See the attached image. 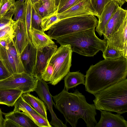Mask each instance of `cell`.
I'll return each instance as SVG.
<instances>
[{
    "label": "cell",
    "instance_id": "cell-1",
    "mask_svg": "<svg viewBox=\"0 0 127 127\" xmlns=\"http://www.w3.org/2000/svg\"><path fill=\"white\" fill-rule=\"evenodd\" d=\"M55 108L62 114L66 123L76 127L78 120L81 118L87 127H95L97 123V115L94 104L87 101L85 96L76 89L69 93L64 88L59 94L52 96Z\"/></svg>",
    "mask_w": 127,
    "mask_h": 127
},
{
    "label": "cell",
    "instance_id": "cell-2",
    "mask_svg": "<svg viewBox=\"0 0 127 127\" xmlns=\"http://www.w3.org/2000/svg\"><path fill=\"white\" fill-rule=\"evenodd\" d=\"M127 58L104 59L92 65L86 72L85 90L94 95L98 92L127 78Z\"/></svg>",
    "mask_w": 127,
    "mask_h": 127
},
{
    "label": "cell",
    "instance_id": "cell-3",
    "mask_svg": "<svg viewBox=\"0 0 127 127\" xmlns=\"http://www.w3.org/2000/svg\"><path fill=\"white\" fill-rule=\"evenodd\" d=\"M95 28L61 36L55 40L61 45H70L72 52L93 57L99 51L103 52L107 44L106 40H101L96 35Z\"/></svg>",
    "mask_w": 127,
    "mask_h": 127
},
{
    "label": "cell",
    "instance_id": "cell-4",
    "mask_svg": "<svg viewBox=\"0 0 127 127\" xmlns=\"http://www.w3.org/2000/svg\"><path fill=\"white\" fill-rule=\"evenodd\" d=\"M96 110L121 115L127 112V79L106 88L94 95Z\"/></svg>",
    "mask_w": 127,
    "mask_h": 127
},
{
    "label": "cell",
    "instance_id": "cell-5",
    "mask_svg": "<svg viewBox=\"0 0 127 127\" xmlns=\"http://www.w3.org/2000/svg\"><path fill=\"white\" fill-rule=\"evenodd\" d=\"M98 20L92 15L79 16L64 18L51 26L47 35L52 39L66 35L96 27Z\"/></svg>",
    "mask_w": 127,
    "mask_h": 127
},
{
    "label": "cell",
    "instance_id": "cell-6",
    "mask_svg": "<svg viewBox=\"0 0 127 127\" xmlns=\"http://www.w3.org/2000/svg\"><path fill=\"white\" fill-rule=\"evenodd\" d=\"M72 52L69 45H61L50 58L49 63L53 65V72L49 83L55 85L69 72Z\"/></svg>",
    "mask_w": 127,
    "mask_h": 127
},
{
    "label": "cell",
    "instance_id": "cell-7",
    "mask_svg": "<svg viewBox=\"0 0 127 127\" xmlns=\"http://www.w3.org/2000/svg\"><path fill=\"white\" fill-rule=\"evenodd\" d=\"M38 79L26 72L12 74L0 81V88L13 89L19 90L24 93L34 91Z\"/></svg>",
    "mask_w": 127,
    "mask_h": 127
},
{
    "label": "cell",
    "instance_id": "cell-8",
    "mask_svg": "<svg viewBox=\"0 0 127 127\" xmlns=\"http://www.w3.org/2000/svg\"><path fill=\"white\" fill-rule=\"evenodd\" d=\"M40 98L44 102L49 110L51 117L50 124L56 127H66V125L57 117L53 109V105L55 104L52 100V95L50 93L47 84L42 79L38 80L37 86L35 90Z\"/></svg>",
    "mask_w": 127,
    "mask_h": 127
},
{
    "label": "cell",
    "instance_id": "cell-9",
    "mask_svg": "<svg viewBox=\"0 0 127 127\" xmlns=\"http://www.w3.org/2000/svg\"><path fill=\"white\" fill-rule=\"evenodd\" d=\"M57 49L55 44L50 45L37 49L35 65L32 76L38 80L41 79L42 75L45 70L49 60Z\"/></svg>",
    "mask_w": 127,
    "mask_h": 127
},
{
    "label": "cell",
    "instance_id": "cell-10",
    "mask_svg": "<svg viewBox=\"0 0 127 127\" xmlns=\"http://www.w3.org/2000/svg\"><path fill=\"white\" fill-rule=\"evenodd\" d=\"M60 20L79 16L92 15L98 17L90 0H82L66 10L58 14Z\"/></svg>",
    "mask_w": 127,
    "mask_h": 127
},
{
    "label": "cell",
    "instance_id": "cell-11",
    "mask_svg": "<svg viewBox=\"0 0 127 127\" xmlns=\"http://www.w3.org/2000/svg\"><path fill=\"white\" fill-rule=\"evenodd\" d=\"M4 127H38L35 123L22 112L14 110L5 113Z\"/></svg>",
    "mask_w": 127,
    "mask_h": 127
},
{
    "label": "cell",
    "instance_id": "cell-12",
    "mask_svg": "<svg viewBox=\"0 0 127 127\" xmlns=\"http://www.w3.org/2000/svg\"><path fill=\"white\" fill-rule=\"evenodd\" d=\"M13 23L14 37L13 40L18 53L20 55L30 40L28 36L25 20L13 21Z\"/></svg>",
    "mask_w": 127,
    "mask_h": 127
},
{
    "label": "cell",
    "instance_id": "cell-13",
    "mask_svg": "<svg viewBox=\"0 0 127 127\" xmlns=\"http://www.w3.org/2000/svg\"><path fill=\"white\" fill-rule=\"evenodd\" d=\"M127 11L120 6L108 21L103 32L104 39H110L119 29L127 17Z\"/></svg>",
    "mask_w": 127,
    "mask_h": 127
},
{
    "label": "cell",
    "instance_id": "cell-14",
    "mask_svg": "<svg viewBox=\"0 0 127 127\" xmlns=\"http://www.w3.org/2000/svg\"><path fill=\"white\" fill-rule=\"evenodd\" d=\"M100 118L95 127H127V121L121 115L100 110Z\"/></svg>",
    "mask_w": 127,
    "mask_h": 127
},
{
    "label": "cell",
    "instance_id": "cell-15",
    "mask_svg": "<svg viewBox=\"0 0 127 127\" xmlns=\"http://www.w3.org/2000/svg\"><path fill=\"white\" fill-rule=\"evenodd\" d=\"M37 52V49L30 40L20 55L26 72L32 76L35 65Z\"/></svg>",
    "mask_w": 127,
    "mask_h": 127
},
{
    "label": "cell",
    "instance_id": "cell-16",
    "mask_svg": "<svg viewBox=\"0 0 127 127\" xmlns=\"http://www.w3.org/2000/svg\"><path fill=\"white\" fill-rule=\"evenodd\" d=\"M106 41L116 49L127 51V17L118 30Z\"/></svg>",
    "mask_w": 127,
    "mask_h": 127
},
{
    "label": "cell",
    "instance_id": "cell-17",
    "mask_svg": "<svg viewBox=\"0 0 127 127\" xmlns=\"http://www.w3.org/2000/svg\"><path fill=\"white\" fill-rule=\"evenodd\" d=\"M120 7L118 3L114 0L110 1L105 6L98 18V24L95 29L100 36L103 35L104 30L108 21Z\"/></svg>",
    "mask_w": 127,
    "mask_h": 127
},
{
    "label": "cell",
    "instance_id": "cell-18",
    "mask_svg": "<svg viewBox=\"0 0 127 127\" xmlns=\"http://www.w3.org/2000/svg\"><path fill=\"white\" fill-rule=\"evenodd\" d=\"M32 6L37 13L43 18L57 12V6L56 0H51L44 2L39 0Z\"/></svg>",
    "mask_w": 127,
    "mask_h": 127
},
{
    "label": "cell",
    "instance_id": "cell-19",
    "mask_svg": "<svg viewBox=\"0 0 127 127\" xmlns=\"http://www.w3.org/2000/svg\"><path fill=\"white\" fill-rule=\"evenodd\" d=\"M31 42L34 47L38 49L55 43L42 30L31 28Z\"/></svg>",
    "mask_w": 127,
    "mask_h": 127
},
{
    "label": "cell",
    "instance_id": "cell-20",
    "mask_svg": "<svg viewBox=\"0 0 127 127\" xmlns=\"http://www.w3.org/2000/svg\"><path fill=\"white\" fill-rule=\"evenodd\" d=\"M23 93L22 91L17 90L0 88V104L13 106Z\"/></svg>",
    "mask_w": 127,
    "mask_h": 127
},
{
    "label": "cell",
    "instance_id": "cell-21",
    "mask_svg": "<svg viewBox=\"0 0 127 127\" xmlns=\"http://www.w3.org/2000/svg\"><path fill=\"white\" fill-rule=\"evenodd\" d=\"M22 95L24 100L32 106L40 116L48 120L46 107L43 101L30 93H24Z\"/></svg>",
    "mask_w": 127,
    "mask_h": 127
},
{
    "label": "cell",
    "instance_id": "cell-22",
    "mask_svg": "<svg viewBox=\"0 0 127 127\" xmlns=\"http://www.w3.org/2000/svg\"><path fill=\"white\" fill-rule=\"evenodd\" d=\"M85 75L77 71H69L65 76L64 79L65 89L67 90L76 87L80 84H85Z\"/></svg>",
    "mask_w": 127,
    "mask_h": 127
},
{
    "label": "cell",
    "instance_id": "cell-23",
    "mask_svg": "<svg viewBox=\"0 0 127 127\" xmlns=\"http://www.w3.org/2000/svg\"><path fill=\"white\" fill-rule=\"evenodd\" d=\"M0 59L5 67L11 74L18 73L13 58L8 50L0 45Z\"/></svg>",
    "mask_w": 127,
    "mask_h": 127
},
{
    "label": "cell",
    "instance_id": "cell-24",
    "mask_svg": "<svg viewBox=\"0 0 127 127\" xmlns=\"http://www.w3.org/2000/svg\"><path fill=\"white\" fill-rule=\"evenodd\" d=\"M102 56L104 59L115 60L122 58H127V52L116 49L107 43L103 52Z\"/></svg>",
    "mask_w": 127,
    "mask_h": 127
},
{
    "label": "cell",
    "instance_id": "cell-25",
    "mask_svg": "<svg viewBox=\"0 0 127 127\" xmlns=\"http://www.w3.org/2000/svg\"><path fill=\"white\" fill-rule=\"evenodd\" d=\"M15 0H1L0 3V16L12 18L15 8Z\"/></svg>",
    "mask_w": 127,
    "mask_h": 127
},
{
    "label": "cell",
    "instance_id": "cell-26",
    "mask_svg": "<svg viewBox=\"0 0 127 127\" xmlns=\"http://www.w3.org/2000/svg\"><path fill=\"white\" fill-rule=\"evenodd\" d=\"M7 49L14 59L18 73L26 72L22 64L20 56L15 45L13 39L8 44Z\"/></svg>",
    "mask_w": 127,
    "mask_h": 127
},
{
    "label": "cell",
    "instance_id": "cell-27",
    "mask_svg": "<svg viewBox=\"0 0 127 127\" xmlns=\"http://www.w3.org/2000/svg\"><path fill=\"white\" fill-rule=\"evenodd\" d=\"M22 95L15 102L14 105V108L13 110L22 112L26 111L40 115L31 106L24 100Z\"/></svg>",
    "mask_w": 127,
    "mask_h": 127
},
{
    "label": "cell",
    "instance_id": "cell-28",
    "mask_svg": "<svg viewBox=\"0 0 127 127\" xmlns=\"http://www.w3.org/2000/svg\"><path fill=\"white\" fill-rule=\"evenodd\" d=\"M30 118L38 127H52V126L47 120L42 116L28 111L22 112Z\"/></svg>",
    "mask_w": 127,
    "mask_h": 127
},
{
    "label": "cell",
    "instance_id": "cell-29",
    "mask_svg": "<svg viewBox=\"0 0 127 127\" xmlns=\"http://www.w3.org/2000/svg\"><path fill=\"white\" fill-rule=\"evenodd\" d=\"M15 8L14 13V17L13 19V21L25 20L27 7L26 1L21 3L17 0L15 1Z\"/></svg>",
    "mask_w": 127,
    "mask_h": 127
},
{
    "label": "cell",
    "instance_id": "cell-30",
    "mask_svg": "<svg viewBox=\"0 0 127 127\" xmlns=\"http://www.w3.org/2000/svg\"><path fill=\"white\" fill-rule=\"evenodd\" d=\"M60 20L57 12L43 18L42 20L41 27L44 32L47 31L52 25Z\"/></svg>",
    "mask_w": 127,
    "mask_h": 127
},
{
    "label": "cell",
    "instance_id": "cell-31",
    "mask_svg": "<svg viewBox=\"0 0 127 127\" xmlns=\"http://www.w3.org/2000/svg\"><path fill=\"white\" fill-rule=\"evenodd\" d=\"M27 7L25 19L28 36L31 41V17L32 4L30 0H26Z\"/></svg>",
    "mask_w": 127,
    "mask_h": 127
},
{
    "label": "cell",
    "instance_id": "cell-32",
    "mask_svg": "<svg viewBox=\"0 0 127 127\" xmlns=\"http://www.w3.org/2000/svg\"><path fill=\"white\" fill-rule=\"evenodd\" d=\"M13 21L8 25L0 29V41L13 39L14 37Z\"/></svg>",
    "mask_w": 127,
    "mask_h": 127
},
{
    "label": "cell",
    "instance_id": "cell-33",
    "mask_svg": "<svg viewBox=\"0 0 127 127\" xmlns=\"http://www.w3.org/2000/svg\"><path fill=\"white\" fill-rule=\"evenodd\" d=\"M82 0H56L57 14L69 8Z\"/></svg>",
    "mask_w": 127,
    "mask_h": 127
},
{
    "label": "cell",
    "instance_id": "cell-34",
    "mask_svg": "<svg viewBox=\"0 0 127 127\" xmlns=\"http://www.w3.org/2000/svg\"><path fill=\"white\" fill-rule=\"evenodd\" d=\"M112 0H90L92 6L97 13V17L100 16L106 4Z\"/></svg>",
    "mask_w": 127,
    "mask_h": 127
},
{
    "label": "cell",
    "instance_id": "cell-35",
    "mask_svg": "<svg viewBox=\"0 0 127 127\" xmlns=\"http://www.w3.org/2000/svg\"><path fill=\"white\" fill-rule=\"evenodd\" d=\"M42 17L39 15L32 6L31 27V28L42 30L41 27Z\"/></svg>",
    "mask_w": 127,
    "mask_h": 127
},
{
    "label": "cell",
    "instance_id": "cell-36",
    "mask_svg": "<svg viewBox=\"0 0 127 127\" xmlns=\"http://www.w3.org/2000/svg\"><path fill=\"white\" fill-rule=\"evenodd\" d=\"M53 65L49 63L45 71L42 74L41 79L45 82L50 81L53 72Z\"/></svg>",
    "mask_w": 127,
    "mask_h": 127
},
{
    "label": "cell",
    "instance_id": "cell-37",
    "mask_svg": "<svg viewBox=\"0 0 127 127\" xmlns=\"http://www.w3.org/2000/svg\"><path fill=\"white\" fill-rule=\"evenodd\" d=\"M11 75L5 67L0 59V81L5 79Z\"/></svg>",
    "mask_w": 127,
    "mask_h": 127
},
{
    "label": "cell",
    "instance_id": "cell-38",
    "mask_svg": "<svg viewBox=\"0 0 127 127\" xmlns=\"http://www.w3.org/2000/svg\"><path fill=\"white\" fill-rule=\"evenodd\" d=\"M13 21L12 18L0 16V29L8 25Z\"/></svg>",
    "mask_w": 127,
    "mask_h": 127
},
{
    "label": "cell",
    "instance_id": "cell-39",
    "mask_svg": "<svg viewBox=\"0 0 127 127\" xmlns=\"http://www.w3.org/2000/svg\"><path fill=\"white\" fill-rule=\"evenodd\" d=\"M3 112H2L0 107V127H4L5 124V120L3 118L2 115Z\"/></svg>",
    "mask_w": 127,
    "mask_h": 127
},
{
    "label": "cell",
    "instance_id": "cell-40",
    "mask_svg": "<svg viewBox=\"0 0 127 127\" xmlns=\"http://www.w3.org/2000/svg\"><path fill=\"white\" fill-rule=\"evenodd\" d=\"M112 0L116 1L121 7L125 3L127 2L126 0Z\"/></svg>",
    "mask_w": 127,
    "mask_h": 127
},
{
    "label": "cell",
    "instance_id": "cell-41",
    "mask_svg": "<svg viewBox=\"0 0 127 127\" xmlns=\"http://www.w3.org/2000/svg\"><path fill=\"white\" fill-rule=\"evenodd\" d=\"M32 4L34 3L38 2L40 0H30Z\"/></svg>",
    "mask_w": 127,
    "mask_h": 127
},
{
    "label": "cell",
    "instance_id": "cell-42",
    "mask_svg": "<svg viewBox=\"0 0 127 127\" xmlns=\"http://www.w3.org/2000/svg\"><path fill=\"white\" fill-rule=\"evenodd\" d=\"M26 0H19L18 1L20 3H23L25 2Z\"/></svg>",
    "mask_w": 127,
    "mask_h": 127
},
{
    "label": "cell",
    "instance_id": "cell-43",
    "mask_svg": "<svg viewBox=\"0 0 127 127\" xmlns=\"http://www.w3.org/2000/svg\"><path fill=\"white\" fill-rule=\"evenodd\" d=\"M51 0H40L42 2H44L46 1H48Z\"/></svg>",
    "mask_w": 127,
    "mask_h": 127
},
{
    "label": "cell",
    "instance_id": "cell-44",
    "mask_svg": "<svg viewBox=\"0 0 127 127\" xmlns=\"http://www.w3.org/2000/svg\"><path fill=\"white\" fill-rule=\"evenodd\" d=\"M1 0H0V3L1 1Z\"/></svg>",
    "mask_w": 127,
    "mask_h": 127
},
{
    "label": "cell",
    "instance_id": "cell-45",
    "mask_svg": "<svg viewBox=\"0 0 127 127\" xmlns=\"http://www.w3.org/2000/svg\"></svg>",
    "mask_w": 127,
    "mask_h": 127
},
{
    "label": "cell",
    "instance_id": "cell-46",
    "mask_svg": "<svg viewBox=\"0 0 127 127\" xmlns=\"http://www.w3.org/2000/svg\"><path fill=\"white\" fill-rule=\"evenodd\" d=\"M126 0L127 1V0Z\"/></svg>",
    "mask_w": 127,
    "mask_h": 127
}]
</instances>
